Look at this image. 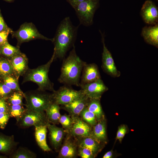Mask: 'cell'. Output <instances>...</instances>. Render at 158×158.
Instances as JSON below:
<instances>
[{
  "label": "cell",
  "mask_w": 158,
  "mask_h": 158,
  "mask_svg": "<svg viewBox=\"0 0 158 158\" xmlns=\"http://www.w3.org/2000/svg\"><path fill=\"white\" fill-rule=\"evenodd\" d=\"M72 125L66 133L75 138L92 136V127L85 122L79 116H71Z\"/></svg>",
  "instance_id": "obj_10"
},
{
  "label": "cell",
  "mask_w": 158,
  "mask_h": 158,
  "mask_svg": "<svg viewBox=\"0 0 158 158\" xmlns=\"http://www.w3.org/2000/svg\"><path fill=\"white\" fill-rule=\"evenodd\" d=\"M82 73L80 86L101 78L98 67L95 63L87 64L86 62Z\"/></svg>",
  "instance_id": "obj_15"
},
{
  "label": "cell",
  "mask_w": 158,
  "mask_h": 158,
  "mask_svg": "<svg viewBox=\"0 0 158 158\" xmlns=\"http://www.w3.org/2000/svg\"><path fill=\"white\" fill-rule=\"evenodd\" d=\"M85 63L77 55L73 45L68 56L63 60L58 81L64 85L80 86L81 75Z\"/></svg>",
  "instance_id": "obj_2"
},
{
  "label": "cell",
  "mask_w": 158,
  "mask_h": 158,
  "mask_svg": "<svg viewBox=\"0 0 158 158\" xmlns=\"http://www.w3.org/2000/svg\"><path fill=\"white\" fill-rule=\"evenodd\" d=\"M44 112L37 111L25 108L23 114L17 121V124L23 128L32 126H47L49 123Z\"/></svg>",
  "instance_id": "obj_7"
},
{
  "label": "cell",
  "mask_w": 158,
  "mask_h": 158,
  "mask_svg": "<svg viewBox=\"0 0 158 158\" xmlns=\"http://www.w3.org/2000/svg\"><path fill=\"white\" fill-rule=\"evenodd\" d=\"M18 144L15 141L13 135L0 133V153L10 155L16 150Z\"/></svg>",
  "instance_id": "obj_20"
},
{
  "label": "cell",
  "mask_w": 158,
  "mask_h": 158,
  "mask_svg": "<svg viewBox=\"0 0 158 158\" xmlns=\"http://www.w3.org/2000/svg\"><path fill=\"white\" fill-rule=\"evenodd\" d=\"M13 91L0 80V98L6 99Z\"/></svg>",
  "instance_id": "obj_33"
},
{
  "label": "cell",
  "mask_w": 158,
  "mask_h": 158,
  "mask_svg": "<svg viewBox=\"0 0 158 158\" xmlns=\"http://www.w3.org/2000/svg\"><path fill=\"white\" fill-rule=\"evenodd\" d=\"M14 74L9 59L0 56V79L8 75Z\"/></svg>",
  "instance_id": "obj_26"
},
{
  "label": "cell",
  "mask_w": 158,
  "mask_h": 158,
  "mask_svg": "<svg viewBox=\"0 0 158 158\" xmlns=\"http://www.w3.org/2000/svg\"><path fill=\"white\" fill-rule=\"evenodd\" d=\"M26 109L37 111H45L53 102L52 93L37 89L24 93Z\"/></svg>",
  "instance_id": "obj_4"
},
{
  "label": "cell",
  "mask_w": 158,
  "mask_h": 158,
  "mask_svg": "<svg viewBox=\"0 0 158 158\" xmlns=\"http://www.w3.org/2000/svg\"><path fill=\"white\" fill-rule=\"evenodd\" d=\"M12 31L10 28L8 30L0 32V46L8 42V35Z\"/></svg>",
  "instance_id": "obj_36"
},
{
  "label": "cell",
  "mask_w": 158,
  "mask_h": 158,
  "mask_svg": "<svg viewBox=\"0 0 158 158\" xmlns=\"http://www.w3.org/2000/svg\"><path fill=\"white\" fill-rule=\"evenodd\" d=\"M54 60V54H53L49 61L46 63L40 65L33 69L29 68L23 76L22 83L32 82L38 85L37 89L44 91L54 92L55 90L54 83L49 79L48 73L51 64Z\"/></svg>",
  "instance_id": "obj_3"
},
{
  "label": "cell",
  "mask_w": 158,
  "mask_h": 158,
  "mask_svg": "<svg viewBox=\"0 0 158 158\" xmlns=\"http://www.w3.org/2000/svg\"><path fill=\"white\" fill-rule=\"evenodd\" d=\"M60 105L53 102L45 110L47 119L50 123L54 124L59 123V119L61 115L60 112Z\"/></svg>",
  "instance_id": "obj_23"
},
{
  "label": "cell",
  "mask_w": 158,
  "mask_h": 158,
  "mask_svg": "<svg viewBox=\"0 0 158 158\" xmlns=\"http://www.w3.org/2000/svg\"><path fill=\"white\" fill-rule=\"evenodd\" d=\"M47 128L49 131V138L52 147L58 152L65 137L66 133L63 128L57 127L56 125L49 123Z\"/></svg>",
  "instance_id": "obj_14"
},
{
  "label": "cell",
  "mask_w": 158,
  "mask_h": 158,
  "mask_svg": "<svg viewBox=\"0 0 158 158\" xmlns=\"http://www.w3.org/2000/svg\"><path fill=\"white\" fill-rule=\"evenodd\" d=\"M4 0L8 2H11L15 0Z\"/></svg>",
  "instance_id": "obj_42"
},
{
  "label": "cell",
  "mask_w": 158,
  "mask_h": 158,
  "mask_svg": "<svg viewBox=\"0 0 158 158\" xmlns=\"http://www.w3.org/2000/svg\"><path fill=\"white\" fill-rule=\"evenodd\" d=\"M1 55V53H0V56Z\"/></svg>",
  "instance_id": "obj_44"
},
{
  "label": "cell",
  "mask_w": 158,
  "mask_h": 158,
  "mask_svg": "<svg viewBox=\"0 0 158 158\" xmlns=\"http://www.w3.org/2000/svg\"><path fill=\"white\" fill-rule=\"evenodd\" d=\"M25 110L24 105L9 104V113L10 117L15 118L17 121Z\"/></svg>",
  "instance_id": "obj_31"
},
{
  "label": "cell",
  "mask_w": 158,
  "mask_h": 158,
  "mask_svg": "<svg viewBox=\"0 0 158 158\" xmlns=\"http://www.w3.org/2000/svg\"><path fill=\"white\" fill-rule=\"evenodd\" d=\"M75 138L78 146L88 149L95 156L102 149V144L92 136Z\"/></svg>",
  "instance_id": "obj_18"
},
{
  "label": "cell",
  "mask_w": 158,
  "mask_h": 158,
  "mask_svg": "<svg viewBox=\"0 0 158 158\" xmlns=\"http://www.w3.org/2000/svg\"><path fill=\"white\" fill-rule=\"evenodd\" d=\"M10 29L5 22L0 9V32L8 30Z\"/></svg>",
  "instance_id": "obj_39"
},
{
  "label": "cell",
  "mask_w": 158,
  "mask_h": 158,
  "mask_svg": "<svg viewBox=\"0 0 158 158\" xmlns=\"http://www.w3.org/2000/svg\"><path fill=\"white\" fill-rule=\"evenodd\" d=\"M79 26H75L69 17L64 18L59 25L53 39L54 60L63 59L76 40Z\"/></svg>",
  "instance_id": "obj_1"
},
{
  "label": "cell",
  "mask_w": 158,
  "mask_h": 158,
  "mask_svg": "<svg viewBox=\"0 0 158 158\" xmlns=\"http://www.w3.org/2000/svg\"><path fill=\"white\" fill-rule=\"evenodd\" d=\"M24 98V92L18 91H13L6 99L9 105H24L23 103Z\"/></svg>",
  "instance_id": "obj_29"
},
{
  "label": "cell",
  "mask_w": 158,
  "mask_h": 158,
  "mask_svg": "<svg viewBox=\"0 0 158 158\" xmlns=\"http://www.w3.org/2000/svg\"><path fill=\"white\" fill-rule=\"evenodd\" d=\"M92 136L102 144L107 140L106 121L104 118L92 127Z\"/></svg>",
  "instance_id": "obj_22"
},
{
  "label": "cell",
  "mask_w": 158,
  "mask_h": 158,
  "mask_svg": "<svg viewBox=\"0 0 158 158\" xmlns=\"http://www.w3.org/2000/svg\"><path fill=\"white\" fill-rule=\"evenodd\" d=\"M11 117L9 112L0 113V128L4 129Z\"/></svg>",
  "instance_id": "obj_35"
},
{
  "label": "cell",
  "mask_w": 158,
  "mask_h": 158,
  "mask_svg": "<svg viewBox=\"0 0 158 158\" xmlns=\"http://www.w3.org/2000/svg\"><path fill=\"white\" fill-rule=\"evenodd\" d=\"M141 35L147 44L158 47V24L145 26L142 29Z\"/></svg>",
  "instance_id": "obj_19"
},
{
  "label": "cell",
  "mask_w": 158,
  "mask_h": 158,
  "mask_svg": "<svg viewBox=\"0 0 158 158\" xmlns=\"http://www.w3.org/2000/svg\"><path fill=\"white\" fill-rule=\"evenodd\" d=\"M84 0H66L70 4L74 9L80 3Z\"/></svg>",
  "instance_id": "obj_40"
},
{
  "label": "cell",
  "mask_w": 158,
  "mask_h": 158,
  "mask_svg": "<svg viewBox=\"0 0 158 158\" xmlns=\"http://www.w3.org/2000/svg\"><path fill=\"white\" fill-rule=\"evenodd\" d=\"M11 34L12 38H15L17 41V46L20 47L25 42L36 39L50 40L53 42V39L45 37L38 30L35 25L32 23L25 22L22 24L17 30H12Z\"/></svg>",
  "instance_id": "obj_5"
},
{
  "label": "cell",
  "mask_w": 158,
  "mask_h": 158,
  "mask_svg": "<svg viewBox=\"0 0 158 158\" xmlns=\"http://www.w3.org/2000/svg\"><path fill=\"white\" fill-rule=\"evenodd\" d=\"M99 1V0H84L74 9L80 24L87 27L92 25Z\"/></svg>",
  "instance_id": "obj_6"
},
{
  "label": "cell",
  "mask_w": 158,
  "mask_h": 158,
  "mask_svg": "<svg viewBox=\"0 0 158 158\" xmlns=\"http://www.w3.org/2000/svg\"><path fill=\"white\" fill-rule=\"evenodd\" d=\"M79 116L85 122L92 127L98 122L94 114L88 110L86 107L81 112Z\"/></svg>",
  "instance_id": "obj_30"
},
{
  "label": "cell",
  "mask_w": 158,
  "mask_h": 158,
  "mask_svg": "<svg viewBox=\"0 0 158 158\" xmlns=\"http://www.w3.org/2000/svg\"><path fill=\"white\" fill-rule=\"evenodd\" d=\"M100 99H89L86 108L96 116L97 121L104 118Z\"/></svg>",
  "instance_id": "obj_24"
},
{
  "label": "cell",
  "mask_w": 158,
  "mask_h": 158,
  "mask_svg": "<svg viewBox=\"0 0 158 158\" xmlns=\"http://www.w3.org/2000/svg\"><path fill=\"white\" fill-rule=\"evenodd\" d=\"M78 155L82 158H93L96 156L88 149L78 146Z\"/></svg>",
  "instance_id": "obj_34"
},
{
  "label": "cell",
  "mask_w": 158,
  "mask_h": 158,
  "mask_svg": "<svg viewBox=\"0 0 158 158\" xmlns=\"http://www.w3.org/2000/svg\"><path fill=\"white\" fill-rule=\"evenodd\" d=\"M8 59L14 74L18 77L23 76L29 68L28 59L22 52Z\"/></svg>",
  "instance_id": "obj_17"
},
{
  "label": "cell",
  "mask_w": 158,
  "mask_h": 158,
  "mask_svg": "<svg viewBox=\"0 0 158 158\" xmlns=\"http://www.w3.org/2000/svg\"><path fill=\"white\" fill-rule=\"evenodd\" d=\"M80 87L84 95L89 99H100L103 94L108 89L101 78Z\"/></svg>",
  "instance_id": "obj_11"
},
{
  "label": "cell",
  "mask_w": 158,
  "mask_h": 158,
  "mask_svg": "<svg viewBox=\"0 0 158 158\" xmlns=\"http://www.w3.org/2000/svg\"><path fill=\"white\" fill-rule=\"evenodd\" d=\"M102 36L103 44V52L102 54V68L107 74L113 77H118L121 73L116 68L112 55L106 46L104 33L100 31Z\"/></svg>",
  "instance_id": "obj_9"
},
{
  "label": "cell",
  "mask_w": 158,
  "mask_h": 158,
  "mask_svg": "<svg viewBox=\"0 0 158 158\" xmlns=\"http://www.w3.org/2000/svg\"><path fill=\"white\" fill-rule=\"evenodd\" d=\"M127 131V128L124 126H122L120 127L118 130L116 138L120 141H121Z\"/></svg>",
  "instance_id": "obj_38"
},
{
  "label": "cell",
  "mask_w": 158,
  "mask_h": 158,
  "mask_svg": "<svg viewBox=\"0 0 158 158\" xmlns=\"http://www.w3.org/2000/svg\"><path fill=\"white\" fill-rule=\"evenodd\" d=\"M19 78L15 74H12L6 76L0 80L12 90L23 92L19 84Z\"/></svg>",
  "instance_id": "obj_28"
},
{
  "label": "cell",
  "mask_w": 158,
  "mask_h": 158,
  "mask_svg": "<svg viewBox=\"0 0 158 158\" xmlns=\"http://www.w3.org/2000/svg\"><path fill=\"white\" fill-rule=\"evenodd\" d=\"M11 158H36L37 154L27 148L20 147L10 155Z\"/></svg>",
  "instance_id": "obj_27"
},
{
  "label": "cell",
  "mask_w": 158,
  "mask_h": 158,
  "mask_svg": "<svg viewBox=\"0 0 158 158\" xmlns=\"http://www.w3.org/2000/svg\"><path fill=\"white\" fill-rule=\"evenodd\" d=\"M7 157L6 156L0 155V158H5Z\"/></svg>",
  "instance_id": "obj_43"
},
{
  "label": "cell",
  "mask_w": 158,
  "mask_h": 158,
  "mask_svg": "<svg viewBox=\"0 0 158 158\" xmlns=\"http://www.w3.org/2000/svg\"><path fill=\"white\" fill-rule=\"evenodd\" d=\"M59 123L66 132L71 128L73 123V119L69 114H65L61 115L59 119Z\"/></svg>",
  "instance_id": "obj_32"
},
{
  "label": "cell",
  "mask_w": 158,
  "mask_h": 158,
  "mask_svg": "<svg viewBox=\"0 0 158 158\" xmlns=\"http://www.w3.org/2000/svg\"><path fill=\"white\" fill-rule=\"evenodd\" d=\"M140 15L146 23L151 25L158 23V9L152 1L147 0L143 4L141 9Z\"/></svg>",
  "instance_id": "obj_13"
},
{
  "label": "cell",
  "mask_w": 158,
  "mask_h": 158,
  "mask_svg": "<svg viewBox=\"0 0 158 158\" xmlns=\"http://www.w3.org/2000/svg\"><path fill=\"white\" fill-rule=\"evenodd\" d=\"M9 112V104L6 99L0 98V113Z\"/></svg>",
  "instance_id": "obj_37"
},
{
  "label": "cell",
  "mask_w": 158,
  "mask_h": 158,
  "mask_svg": "<svg viewBox=\"0 0 158 158\" xmlns=\"http://www.w3.org/2000/svg\"><path fill=\"white\" fill-rule=\"evenodd\" d=\"M53 102L59 105L68 104L85 95L81 90H76L64 85L52 93Z\"/></svg>",
  "instance_id": "obj_8"
},
{
  "label": "cell",
  "mask_w": 158,
  "mask_h": 158,
  "mask_svg": "<svg viewBox=\"0 0 158 158\" xmlns=\"http://www.w3.org/2000/svg\"><path fill=\"white\" fill-rule=\"evenodd\" d=\"M35 127V137L36 141L40 147L44 151H51L48 145L46 140L47 126H41Z\"/></svg>",
  "instance_id": "obj_21"
},
{
  "label": "cell",
  "mask_w": 158,
  "mask_h": 158,
  "mask_svg": "<svg viewBox=\"0 0 158 158\" xmlns=\"http://www.w3.org/2000/svg\"><path fill=\"white\" fill-rule=\"evenodd\" d=\"M112 152L110 151L107 152L103 156V158H111L112 156Z\"/></svg>",
  "instance_id": "obj_41"
},
{
  "label": "cell",
  "mask_w": 158,
  "mask_h": 158,
  "mask_svg": "<svg viewBox=\"0 0 158 158\" xmlns=\"http://www.w3.org/2000/svg\"><path fill=\"white\" fill-rule=\"evenodd\" d=\"M78 146L75 139L66 133L58 152L57 157L75 158L78 156Z\"/></svg>",
  "instance_id": "obj_12"
},
{
  "label": "cell",
  "mask_w": 158,
  "mask_h": 158,
  "mask_svg": "<svg viewBox=\"0 0 158 158\" xmlns=\"http://www.w3.org/2000/svg\"><path fill=\"white\" fill-rule=\"evenodd\" d=\"M1 55L9 59L20 53V47L14 46L8 42L0 46Z\"/></svg>",
  "instance_id": "obj_25"
},
{
  "label": "cell",
  "mask_w": 158,
  "mask_h": 158,
  "mask_svg": "<svg viewBox=\"0 0 158 158\" xmlns=\"http://www.w3.org/2000/svg\"><path fill=\"white\" fill-rule=\"evenodd\" d=\"M89 98L85 95L66 104L61 105L60 108L68 112L71 116H79L86 107Z\"/></svg>",
  "instance_id": "obj_16"
},
{
  "label": "cell",
  "mask_w": 158,
  "mask_h": 158,
  "mask_svg": "<svg viewBox=\"0 0 158 158\" xmlns=\"http://www.w3.org/2000/svg\"><path fill=\"white\" fill-rule=\"evenodd\" d=\"M157 0V1H158V0Z\"/></svg>",
  "instance_id": "obj_45"
}]
</instances>
